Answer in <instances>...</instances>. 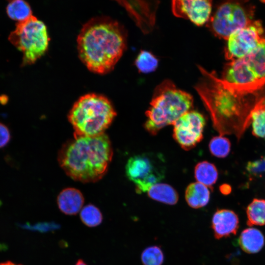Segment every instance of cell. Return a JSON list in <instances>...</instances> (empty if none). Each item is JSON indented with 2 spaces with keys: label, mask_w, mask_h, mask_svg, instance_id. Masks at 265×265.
I'll list each match as a JSON object with an SVG mask.
<instances>
[{
  "label": "cell",
  "mask_w": 265,
  "mask_h": 265,
  "mask_svg": "<svg viewBox=\"0 0 265 265\" xmlns=\"http://www.w3.org/2000/svg\"><path fill=\"white\" fill-rule=\"evenodd\" d=\"M198 67L204 78L195 88L210 113L213 128L220 135L234 134L239 140L251 125L252 112L265 89L251 91Z\"/></svg>",
  "instance_id": "1"
},
{
  "label": "cell",
  "mask_w": 265,
  "mask_h": 265,
  "mask_svg": "<svg viewBox=\"0 0 265 265\" xmlns=\"http://www.w3.org/2000/svg\"><path fill=\"white\" fill-rule=\"evenodd\" d=\"M124 26L108 17L91 19L82 27L77 38L80 58L90 71L105 74L111 70L126 47Z\"/></svg>",
  "instance_id": "2"
},
{
  "label": "cell",
  "mask_w": 265,
  "mask_h": 265,
  "mask_svg": "<svg viewBox=\"0 0 265 265\" xmlns=\"http://www.w3.org/2000/svg\"><path fill=\"white\" fill-rule=\"evenodd\" d=\"M112 155L110 141L104 133L74 137L62 145L57 159L62 169L72 179L91 183L100 180L105 175Z\"/></svg>",
  "instance_id": "3"
},
{
  "label": "cell",
  "mask_w": 265,
  "mask_h": 265,
  "mask_svg": "<svg viewBox=\"0 0 265 265\" xmlns=\"http://www.w3.org/2000/svg\"><path fill=\"white\" fill-rule=\"evenodd\" d=\"M193 99L189 93L176 87L170 80H165L155 89L149 108L146 112L144 128L152 135L174 123L191 110Z\"/></svg>",
  "instance_id": "4"
},
{
  "label": "cell",
  "mask_w": 265,
  "mask_h": 265,
  "mask_svg": "<svg viewBox=\"0 0 265 265\" xmlns=\"http://www.w3.org/2000/svg\"><path fill=\"white\" fill-rule=\"evenodd\" d=\"M116 114L106 97L91 93L81 97L74 104L68 119L74 130V137L93 136L104 133Z\"/></svg>",
  "instance_id": "5"
},
{
  "label": "cell",
  "mask_w": 265,
  "mask_h": 265,
  "mask_svg": "<svg viewBox=\"0 0 265 265\" xmlns=\"http://www.w3.org/2000/svg\"><path fill=\"white\" fill-rule=\"evenodd\" d=\"M255 11L250 0H222L206 26L215 36L227 40L234 32L254 20Z\"/></svg>",
  "instance_id": "6"
},
{
  "label": "cell",
  "mask_w": 265,
  "mask_h": 265,
  "mask_svg": "<svg viewBox=\"0 0 265 265\" xmlns=\"http://www.w3.org/2000/svg\"><path fill=\"white\" fill-rule=\"evenodd\" d=\"M8 39L23 53V65L32 64L43 56L50 41L46 26L33 15L18 22Z\"/></svg>",
  "instance_id": "7"
},
{
  "label": "cell",
  "mask_w": 265,
  "mask_h": 265,
  "mask_svg": "<svg viewBox=\"0 0 265 265\" xmlns=\"http://www.w3.org/2000/svg\"><path fill=\"white\" fill-rule=\"evenodd\" d=\"M221 79L255 90L265 88V44L241 58L230 61Z\"/></svg>",
  "instance_id": "8"
},
{
  "label": "cell",
  "mask_w": 265,
  "mask_h": 265,
  "mask_svg": "<svg viewBox=\"0 0 265 265\" xmlns=\"http://www.w3.org/2000/svg\"><path fill=\"white\" fill-rule=\"evenodd\" d=\"M163 156L151 153L131 157L126 165V174L140 194L148 191L165 177V167Z\"/></svg>",
  "instance_id": "9"
},
{
  "label": "cell",
  "mask_w": 265,
  "mask_h": 265,
  "mask_svg": "<svg viewBox=\"0 0 265 265\" xmlns=\"http://www.w3.org/2000/svg\"><path fill=\"white\" fill-rule=\"evenodd\" d=\"M227 40L225 56L228 60H233L247 55L265 44V30L260 21L254 20L234 32Z\"/></svg>",
  "instance_id": "10"
},
{
  "label": "cell",
  "mask_w": 265,
  "mask_h": 265,
  "mask_svg": "<svg viewBox=\"0 0 265 265\" xmlns=\"http://www.w3.org/2000/svg\"><path fill=\"white\" fill-rule=\"evenodd\" d=\"M205 124V119L201 113L190 110L173 124V137L183 149L189 150L203 139Z\"/></svg>",
  "instance_id": "11"
},
{
  "label": "cell",
  "mask_w": 265,
  "mask_h": 265,
  "mask_svg": "<svg viewBox=\"0 0 265 265\" xmlns=\"http://www.w3.org/2000/svg\"><path fill=\"white\" fill-rule=\"evenodd\" d=\"M123 7L144 34L150 33L156 21L159 0H113Z\"/></svg>",
  "instance_id": "12"
},
{
  "label": "cell",
  "mask_w": 265,
  "mask_h": 265,
  "mask_svg": "<svg viewBox=\"0 0 265 265\" xmlns=\"http://www.w3.org/2000/svg\"><path fill=\"white\" fill-rule=\"evenodd\" d=\"M213 0H172L171 11L177 18L189 20L197 26L207 23L212 14Z\"/></svg>",
  "instance_id": "13"
},
{
  "label": "cell",
  "mask_w": 265,
  "mask_h": 265,
  "mask_svg": "<svg viewBox=\"0 0 265 265\" xmlns=\"http://www.w3.org/2000/svg\"><path fill=\"white\" fill-rule=\"evenodd\" d=\"M238 227V216L231 210H218L213 215L211 227L214 238L217 239L236 235Z\"/></svg>",
  "instance_id": "14"
},
{
  "label": "cell",
  "mask_w": 265,
  "mask_h": 265,
  "mask_svg": "<svg viewBox=\"0 0 265 265\" xmlns=\"http://www.w3.org/2000/svg\"><path fill=\"white\" fill-rule=\"evenodd\" d=\"M57 205L60 210L68 215L78 213L81 209L84 198L81 192L75 188L62 190L57 196Z\"/></svg>",
  "instance_id": "15"
},
{
  "label": "cell",
  "mask_w": 265,
  "mask_h": 265,
  "mask_svg": "<svg viewBox=\"0 0 265 265\" xmlns=\"http://www.w3.org/2000/svg\"><path fill=\"white\" fill-rule=\"evenodd\" d=\"M238 243L241 248L247 253L259 252L265 244V237L263 233L255 228H248L241 233Z\"/></svg>",
  "instance_id": "16"
},
{
  "label": "cell",
  "mask_w": 265,
  "mask_h": 265,
  "mask_svg": "<svg viewBox=\"0 0 265 265\" xmlns=\"http://www.w3.org/2000/svg\"><path fill=\"white\" fill-rule=\"evenodd\" d=\"M210 198V191L208 186L199 182L190 184L185 191V198L187 204L194 209L206 206Z\"/></svg>",
  "instance_id": "17"
},
{
  "label": "cell",
  "mask_w": 265,
  "mask_h": 265,
  "mask_svg": "<svg viewBox=\"0 0 265 265\" xmlns=\"http://www.w3.org/2000/svg\"><path fill=\"white\" fill-rule=\"evenodd\" d=\"M151 199L168 205H175L178 201L177 192L171 186L164 183H157L148 191Z\"/></svg>",
  "instance_id": "18"
},
{
  "label": "cell",
  "mask_w": 265,
  "mask_h": 265,
  "mask_svg": "<svg viewBox=\"0 0 265 265\" xmlns=\"http://www.w3.org/2000/svg\"><path fill=\"white\" fill-rule=\"evenodd\" d=\"M194 177L197 182L210 187L214 184L217 180V170L212 163L203 161L196 165Z\"/></svg>",
  "instance_id": "19"
},
{
  "label": "cell",
  "mask_w": 265,
  "mask_h": 265,
  "mask_svg": "<svg viewBox=\"0 0 265 265\" xmlns=\"http://www.w3.org/2000/svg\"><path fill=\"white\" fill-rule=\"evenodd\" d=\"M251 125L252 134L265 139V94L252 112Z\"/></svg>",
  "instance_id": "20"
},
{
  "label": "cell",
  "mask_w": 265,
  "mask_h": 265,
  "mask_svg": "<svg viewBox=\"0 0 265 265\" xmlns=\"http://www.w3.org/2000/svg\"><path fill=\"white\" fill-rule=\"evenodd\" d=\"M249 226L265 225V200L254 199L246 210Z\"/></svg>",
  "instance_id": "21"
},
{
  "label": "cell",
  "mask_w": 265,
  "mask_h": 265,
  "mask_svg": "<svg viewBox=\"0 0 265 265\" xmlns=\"http://www.w3.org/2000/svg\"><path fill=\"white\" fill-rule=\"evenodd\" d=\"M6 12L10 18L18 22L32 15L29 5L24 0H12L7 6Z\"/></svg>",
  "instance_id": "22"
},
{
  "label": "cell",
  "mask_w": 265,
  "mask_h": 265,
  "mask_svg": "<svg viewBox=\"0 0 265 265\" xmlns=\"http://www.w3.org/2000/svg\"><path fill=\"white\" fill-rule=\"evenodd\" d=\"M80 217L82 222L90 227L98 226L103 220V216L99 209L92 204L87 205L81 209Z\"/></svg>",
  "instance_id": "23"
},
{
  "label": "cell",
  "mask_w": 265,
  "mask_h": 265,
  "mask_svg": "<svg viewBox=\"0 0 265 265\" xmlns=\"http://www.w3.org/2000/svg\"><path fill=\"white\" fill-rule=\"evenodd\" d=\"M135 65L140 72L149 73L157 69L158 60L150 52L142 51L135 60Z\"/></svg>",
  "instance_id": "24"
},
{
  "label": "cell",
  "mask_w": 265,
  "mask_h": 265,
  "mask_svg": "<svg viewBox=\"0 0 265 265\" xmlns=\"http://www.w3.org/2000/svg\"><path fill=\"white\" fill-rule=\"evenodd\" d=\"M211 154L217 158H225L230 153L231 143L228 138L222 135L212 138L209 143Z\"/></svg>",
  "instance_id": "25"
},
{
  "label": "cell",
  "mask_w": 265,
  "mask_h": 265,
  "mask_svg": "<svg viewBox=\"0 0 265 265\" xmlns=\"http://www.w3.org/2000/svg\"><path fill=\"white\" fill-rule=\"evenodd\" d=\"M141 260L143 265H162L164 254L159 246H150L142 251Z\"/></svg>",
  "instance_id": "26"
},
{
  "label": "cell",
  "mask_w": 265,
  "mask_h": 265,
  "mask_svg": "<svg viewBox=\"0 0 265 265\" xmlns=\"http://www.w3.org/2000/svg\"><path fill=\"white\" fill-rule=\"evenodd\" d=\"M11 139V134L9 128L0 122V149L7 146Z\"/></svg>",
  "instance_id": "27"
},
{
  "label": "cell",
  "mask_w": 265,
  "mask_h": 265,
  "mask_svg": "<svg viewBox=\"0 0 265 265\" xmlns=\"http://www.w3.org/2000/svg\"><path fill=\"white\" fill-rule=\"evenodd\" d=\"M0 265H16L11 262L8 261L6 262L1 263L0 264Z\"/></svg>",
  "instance_id": "28"
},
{
  "label": "cell",
  "mask_w": 265,
  "mask_h": 265,
  "mask_svg": "<svg viewBox=\"0 0 265 265\" xmlns=\"http://www.w3.org/2000/svg\"><path fill=\"white\" fill-rule=\"evenodd\" d=\"M75 265H87L81 259H79Z\"/></svg>",
  "instance_id": "29"
},
{
  "label": "cell",
  "mask_w": 265,
  "mask_h": 265,
  "mask_svg": "<svg viewBox=\"0 0 265 265\" xmlns=\"http://www.w3.org/2000/svg\"><path fill=\"white\" fill-rule=\"evenodd\" d=\"M261 2L265 3V0H260Z\"/></svg>",
  "instance_id": "30"
}]
</instances>
